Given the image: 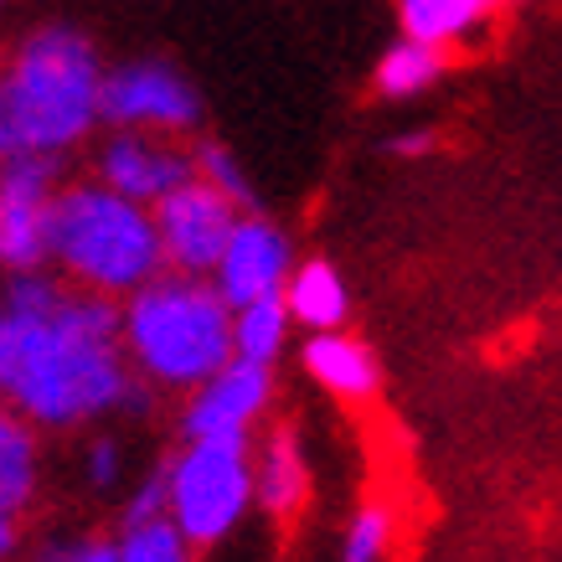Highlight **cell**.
I'll list each match as a JSON object with an SVG mask.
<instances>
[{
    "label": "cell",
    "mask_w": 562,
    "mask_h": 562,
    "mask_svg": "<svg viewBox=\"0 0 562 562\" xmlns=\"http://www.w3.org/2000/svg\"><path fill=\"white\" fill-rule=\"evenodd\" d=\"M42 562H120V558H114V542H103V537H72V542L52 547Z\"/></svg>",
    "instance_id": "obj_24"
},
{
    "label": "cell",
    "mask_w": 562,
    "mask_h": 562,
    "mask_svg": "<svg viewBox=\"0 0 562 562\" xmlns=\"http://www.w3.org/2000/svg\"><path fill=\"white\" fill-rule=\"evenodd\" d=\"M294 336V315L284 294H263L248 305H233V357L258 361V367H279L284 346Z\"/></svg>",
    "instance_id": "obj_18"
},
{
    "label": "cell",
    "mask_w": 562,
    "mask_h": 562,
    "mask_svg": "<svg viewBox=\"0 0 562 562\" xmlns=\"http://www.w3.org/2000/svg\"><path fill=\"white\" fill-rule=\"evenodd\" d=\"M16 542H21L16 516H0V562H11V558H16Z\"/></svg>",
    "instance_id": "obj_26"
},
{
    "label": "cell",
    "mask_w": 562,
    "mask_h": 562,
    "mask_svg": "<svg viewBox=\"0 0 562 562\" xmlns=\"http://www.w3.org/2000/svg\"><path fill=\"white\" fill-rule=\"evenodd\" d=\"M150 516H171V501H166V464L139 480L135 495L124 501V516H120V521H150Z\"/></svg>",
    "instance_id": "obj_22"
},
{
    "label": "cell",
    "mask_w": 562,
    "mask_h": 562,
    "mask_svg": "<svg viewBox=\"0 0 562 562\" xmlns=\"http://www.w3.org/2000/svg\"><path fill=\"white\" fill-rule=\"evenodd\" d=\"M284 305H290L294 325L300 330H346V315H351V290H346L341 269L330 258H300L284 284Z\"/></svg>",
    "instance_id": "obj_14"
},
{
    "label": "cell",
    "mask_w": 562,
    "mask_h": 562,
    "mask_svg": "<svg viewBox=\"0 0 562 562\" xmlns=\"http://www.w3.org/2000/svg\"><path fill=\"white\" fill-rule=\"evenodd\" d=\"M434 130H403V135H392L387 150L392 155H403V160H424V155H434Z\"/></svg>",
    "instance_id": "obj_25"
},
{
    "label": "cell",
    "mask_w": 562,
    "mask_h": 562,
    "mask_svg": "<svg viewBox=\"0 0 562 562\" xmlns=\"http://www.w3.org/2000/svg\"><path fill=\"white\" fill-rule=\"evenodd\" d=\"M0 382L36 428H78L150 408V382L124 351L120 300L57 269L11 273L0 290Z\"/></svg>",
    "instance_id": "obj_1"
},
{
    "label": "cell",
    "mask_w": 562,
    "mask_h": 562,
    "mask_svg": "<svg viewBox=\"0 0 562 562\" xmlns=\"http://www.w3.org/2000/svg\"><path fill=\"white\" fill-rule=\"evenodd\" d=\"M103 124L181 139L202 124V99L181 68L160 57H130L103 72Z\"/></svg>",
    "instance_id": "obj_6"
},
{
    "label": "cell",
    "mask_w": 562,
    "mask_h": 562,
    "mask_svg": "<svg viewBox=\"0 0 562 562\" xmlns=\"http://www.w3.org/2000/svg\"><path fill=\"white\" fill-rule=\"evenodd\" d=\"M166 501L191 547L227 542L258 506L254 439H187L166 460Z\"/></svg>",
    "instance_id": "obj_5"
},
{
    "label": "cell",
    "mask_w": 562,
    "mask_h": 562,
    "mask_svg": "<svg viewBox=\"0 0 562 562\" xmlns=\"http://www.w3.org/2000/svg\"><path fill=\"white\" fill-rule=\"evenodd\" d=\"M93 176L103 187L124 191L135 202L155 206L166 202L176 187L196 176V150H181L171 135H145V130H109V139L93 155Z\"/></svg>",
    "instance_id": "obj_10"
},
{
    "label": "cell",
    "mask_w": 562,
    "mask_h": 562,
    "mask_svg": "<svg viewBox=\"0 0 562 562\" xmlns=\"http://www.w3.org/2000/svg\"><path fill=\"white\" fill-rule=\"evenodd\" d=\"M294 263L300 258H294L290 233L263 212H243L227 254L212 269V284L222 290L227 305H248V300H263V294H284Z\"/></svg>",
    "instance_id": "obj_11"
},
{
    "label": "cell",
    "mask_w": 562,
    "mask_h": 562,
    "mask_svg": "<svg viewBox=\"0 0 562 562\" xmlns=\"http://www.w3.org/2000/svg\"><path fill=\"white\" fill-rule=\"evenodd\" d=\"M42 485V439L36 424L11 403L0 408V516H21Z\"/></svg>",
    "instance_id": "obj_15"
},
{
    "label": "cell",
    "mask_w": 562,
    "mask_h": 562,
    "mask_svg": "<svg viewBox=\"0 0 562 562\" xmlns=\"http://www.w3.org/2000/svg\"><path fill=\"white\" fill-rule=\"evenodd\" d=\"M0 408H5V382H0Z\"/></svg>",
    "instance_id": "obj_27"
},
{
    "label": "cell",
    "mask_w": 562,
    "mask_h": 562,
    "mask_svg": "<svg viewBox=\"0 0 562 562\" xmlns=\"http://www.w3.org/2000/svg\"><path fill=\"white\" fill-rule=\"evenodd\" d=\"M506 5H521V0H506Z\"/></svg>",
    "instance_id": "obj_28"
},
{
    "label": "cell",
    "mask_w": 562,
    "mask_h": 562,
    "mask_svg": "<svg viewBox=\"0 0 562 562\" xmlns=\"http://www.w3.org/2000/svg\"><path fill=\"white\" fill-rule=\"evenodd\" d=\"M196 176H202V181H212L217 191H227L243 212H258L254 187H248V171H243V160L227 150V145H217V139L196 145Z\"/></svg>",
    "instance_id": "obj_21"
},
{
    "label": "cell",
    "mask_w": 562,
    "mask_h": 562,
    "mask_svg": "<svg viewBox=\"0 0 562 562\" xmlns=\"http://www.w3.org/2000/svg\"><path fill=\"white\" fill-rule=\"evenodd\" d=\"M114 558L120 562H196V547L171 516H150V521H120L114 537Z\"/></svg>",
    "instance_id": "obj_20"
},
{
    "label": "cell",
    "mask_w": 562,
    "mask_h": 562,
    "mask_svg": "<svg viewBox=\"0 0 562 562\" xmlns=\"http://www.w3.org/2000/svg\"><path fill=\"white\" fill-rule=\"evenodd\" d=\"M120 330L150 387L191 392L233 361V305L206 273L160 269L120 300Z\"/></svg>",
    "instance_id": "obj_3"
},
{
    "label": "cell",
    "mask_w": 562,
    "mask_h": 562,
    "mask_svg": "<svg viewBox=\"0 0 562 562\" xmlns=\"http://www.w3.org/2000/svg\"><path fill=\"white\" fill-rule=\"evenodd\" d=\"M120 470H124L120 443L109 439V434L88 443V454H83V480L93 485V491H114V485H120Z\"/></svg>",
    "instance_id": "obj_23"
},
{
    "label": "cell",
    "mask_w": 562,
    "mask_h": 562,
    "mask_svg": "<svg viewBox=\"0 0 562 562\" xmlns=\"http://www.w3.org/2000/svg\"><path fill=\"white\" fill-rule=\"evenodd\" d=\"M52 269L99 294H135L166 269L155 206L103 187L99 176L68 181L52 212Z\"/></svg>",
    "instance_id": "obj_4"
},
{
    "label": "cell",
    "mask_w": 562,
    "mask_h": 562,
    "mask_svg": "<svg viewBox=\"0 0 562 562\" xmlns=\"http://www.w3.org/2000/svg\"><path fill=\"white\" fill-rule=\"evenodd\" d=\"M397 542H403V516L392 495H367L351 521L341 531L336 562H397Z\"/></svg>",
    "instance_id": "obj_19"
},
{
    "label": "cell",
    "mask_w": 562,
    "mask_h": 562,
    "mask_svg": "<svg viewBox=\"0 0 562 562\" xmlns=\"http://www.w3.org/2000/svg\"><path fill=\"white\" fill-rule=\"evenodd\" d=\"M273 408V367L233 357L227 367L187 392L181 439H254V428Z\"/></svg>",
    "instance_id": "obj_9"
},
{
    "label": "cell",
    "mask_w": 562,
    "mask_h": 562,
    "mask_svg": "<svg viewBox=\"0 0 562 562\" xmlns=\"http://www.w3.org/2000/svg\"><path fill=\"white\" fill-rule=\"evenodd\" d=\"M254 491H258V512L290 527L294 516L310 506V460L300 428L273 424L263 439L254 443Z\"/></svg>",
    "instance_id": "obj_12"
},
{
    "label": "cell",
    "mask_w": 562,
    "mask_h": 562,
    "mask_svg": "<svg viewBox=\"0 0 562 562\" xmlns=\"http://www.w3.org/2000/svg\"><path fill=\"white\" fill-rule=\"evenodd\" d=\"M103 57L68 21L36 26L0 63V166L78 150L103 124Z\"/></svg>",
    "instance_id": "obj_2"
},
{
    "label": "cell",
    "mask_w": 562,
    "mask_h": 562,
    "mask_svg": "<svg viewBox=\"0 0 562 562\" xmlns=\"http://www.w3.org/2000/svg\"><path fill=\"white\" fill-rule=\"evenodd\" d=\"M57 160L21 155L0 166V269L32 273L52 263V212H57Z\"/></svg>",
    "instance_id": "obj_7"
},
{
    "label": "cell",
    "mask_w": 562,
    "mask_h": 562,
    "mask_svg": "<svg viewBox=\"0 0 562 562\" xmlns=\"http://www.w3.org/2000/svg\"><path fill=\"white\" fill-rule=\"evenodd\" d=\"M0 5H5V0H0Z\"/></svg>",
    "instance_id": "obj_29"
},
{
    "label": "cell",
    "mask_w": 562,
    "mask_h": 562,
    "mask_svg": "<svg viewBox=\"0 0 562 562\" xmlns=\"http://www.w3.org/2000/svg\"><path fill=\"white\" fill-rule=\"evenodd\" d=\"M243 206L217 191L212 181L191 176L187 187H176L166 202H155V227H160V248H166V269L181 273H206L217 269V258L227 254V243L238 233Z\"/></svg>",
    "instance_id": "obj_8"
},
{
    "label": "cell",
    "mask_w": 562,
    "mask_h": 562,
    "mask_svg": "<svg viewBox=\"0 0 562 562\" xmlns=\"http://www.w3.org/2000/svg\"><path fill=\"white\" fill-rule=\"evenodd\" d=\"M454 47L424 42V36H397L372 68V88L382 99H418L428 88H439V78L449 72Z\"/></svg>",
    "instance_id": "obj_16"
},
{
    "label": "cell",
    "mask_w": 562,
    "mask_h": 562,
    "mask_svg": "<svg viewBox=\"0 0 562 562\" xmlns=\"http://www.w3.org/2000/svg\"><path fill=\"white\" fill-rule=\"evenodd\" d=\"M300 367L315 376V387L330 392L336 403H372L382 387V361L367 341L346 336V330H315L300 346Z\"/></svg>",
    "instance_id": "obj_13"
},
{
    "label": "cell",
    "mask_w": 562,
    "mask_h": 562,
    "mask_svg": "<svg viewBox=\"0 0 562 562\" xmlns=\"http://www.w3.org/2000/svg\"><path fill=\"white\" fill-rule=\"evenodd\" d=\"M506 0H397L403 36H424L439 47H464Z\"/></svg>",
    "instance_id": "obj_17"
}]
</instances>
